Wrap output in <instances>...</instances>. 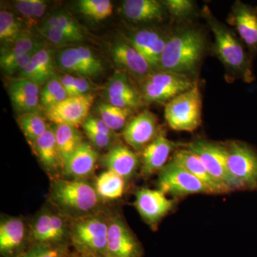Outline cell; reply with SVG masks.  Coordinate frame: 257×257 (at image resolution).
Wrapping results in <instances>:
<instances>
[{"label": "cell", "instance_id": "obj_1", "mask_svg": "<svg viewBox=\"0 0 257 257\" xmlns=\"http://www.w3.org/2000/svg\"><path fill=\"white\" fill-rule=\"evenodd\" d=\"M48 202L72 221L104 210V201L87 179L51 178Z\"/></svg>", "mask_w": 257, "mask_h": 257}, {"label": "cell", "instance_id": "obj_2", "mask_svg": "<svg viewBox=\"0 0 257 257\" xmlns=\"http://www.w3.org/2000/svg\"><path fill=\"white\" fill-rule=\"evenodd\" d=\"M205 39L197 30H182L168 37L158 71L187 75L194 72L205 50Z\"/></svg>", "mask_w": 257, "mask_h": 257}, {"label": "cell", "instance_id": "obj_3", "mask_svg": "<svg viewBox=\"0 0 257 257\" xmlns=\"http://www.w3.org/2000/svg\"><path fill=\"white\" fill-rule=\"evenodd\" d=\"M109 212L72 221L69 244L79 256L106 257Z\"/></svg>", "mask_w": 257, "mask_h": 257}, {"label": "cell", "instance_id": "obj_4", "mask_svg": "<svg viewBox=\"0 0 257 257\" xmlns=\"http://www.w3.org/2000/svg\"><path fill=\"white\" fill-rule=\"evenodd\" d=\"M165 116L167 124L175 131L197 130L202 123V96L198 84L168 101Z\"/></svg>", "mask_w": 257, "mask_h": 257}, {"label": "cell", "instance_id": "obj_5", "mask_svg": "<svg viewBox=\"0 0 257 257\" xmlns=\"http://www.w3.org/2000/svg\"><path fill=\"white\" fill-rule=\"evenodd\" d=\"M72 223L47 202L30 221L31 243H69Z\"/></svg>", "mask_w": 257, "mask_h": 257}, {"label": "cell", "instance_id": "obj_6", "mask_svg": "<svg viewBox=\"0 0 257 257\" xmlns=\"http://www.w3.org/2000/svg\"><path fill=\"white\" fill-rule=\"evenodd\" d=\"M197 83L187 75L157 71L141 80V93L144 101L149 103H163L172 100L181 93L192 89Z\"/></svg>", "mask_w": 257, "mask_h": 257}, {"label": "cell", "instance_id": "obj_7", "mask_svg": "<svg viewBox=\"0 0 257 257\" xmlns=\"http://www.w3.org/2000/svg\"><path fill=\"white\" fill-rule=\"evenodd\" d=\"M225 147L228 170L235 189H257V152L239 142H232Z\"/></svg>", "mask_w": 257, "mask_h": 257}, {"label": "cell", "instance_id": "obj_8", "mask_svg": "<svg viewBox=\"0 0 257 257\" xmlns=\"http://www.w3.org/2000/svg\"><path fill=\"white\" fill-rule=\"evenodd\" d=\"M157 181L158 189L173 197L212 194L207 186L173 160H171L159 172Z\"/></svg>", "mask_w": 257, "mask_h": 257}, {"label": "cell", "instance_id": "obj_9", "mask_svg": "<svg viewBox=\"0 0 257 257\" xmlns=\"http://www.w3.org/2000/svg\"><path fill=\"white\" fill-rule=\"evenodd\" d=\"M56 63L66 74L92 78L100 75L104 66L100 59L87 47H69L56 54Z\"/></svg>", "mask_w": 257, "mask_h": 257}, {"label": "cell", "instance_id": "obj_10", "mask_svg": "<svg viewBox=\"0 0 257 257\" xmlns=\"http://www.w3.org/2000/svg\"><path fill=\"white\" fill-rule=\"evenodd\" d=\"M188 150L199 157L211 177L228 192L236 190L228 170L226 147L197 140L189 145Z\"/></svg>", "mask_w": 257, "mask_h": 257}, {"label": "cell", "instance_id": "obj_11", "mask_svg": "<svg viewBox=\"0 0 257 257\" xmlns=\"http://www.w3.org/2000/svg\"><path fill=\"white\" fill-rule=\"evenodd\" d=\"M141 243L117 213L109 212L106 257H143Z\"/></svg>", "mask_w": 257, "mask_h": 257}, {"label": "cell", "instance_id": "obj_12", "mask_svg": "<svg viewBox=\"0 0 257 257\" xmlns=\"http://www.w3.org/2000/svg\"><path fill=\"white\" fill-rule=\"evenodd\" d=\"M31 243L30 221L23 216H1L0 257H18Z\"/></svg>", "mask_w": 257, "mask_h": 257}, {"label": "cell", "instance_id": "obj_13", "mask_svg": "<svg viewBox=\"0 0 257 257\" xmlns=\"http://www.w3.org/2000/svg\"><path fill=\"white\" fill-rule=\"evenodd\" d=\"M208 22L214 37V50L221 62L235 71H244L247 60L242 45L231 32L208 14Z\"/></svg>", "mask_w": 257, "mask_h": 257}, {"label": "cell", "instance_id": "obj_14", "mask_svg": "<svg viewBox=\"0 0 257 257\" xmlns=\"http://www.w3.org/2000/svg\"><path fill=\"white\" fill-rule=\"evenodd\" d=\"M94 100L92 94L68 96L62 102L45 109V117L55 125L77 126L87 119Z\"/></svg>", "mask_w": 257, "mask_h": 257}, {"label": "cell", "instance_id": "obj_15", "mask_svg": "<svg viewBox=\"0 0 257 257\" xmlns=\"http://www.w3.org/2000/svg\"><path fill=\"white\" fill-rule=\"evenodd\" d=\"M175 201L169 199L160 189L143 188L135 194V207L143 220L152 228L157 227L172 210Z\"/></svg>", "mask_w": 257, "mask_h": 257}, {"label": "cell", "instance_id": "obj_16", "mask_svg": "<svg viewBox=\"0 0 257 257\" xmlns=\"http://www.w3.org/2000/svg\"><path fill=\"white\" fill-rule=\"evenodd\" d=\"M108 103L121 109L133 111L143 104L142 93L135 87L124 71H118L106 87Z\"/></svg>", "mask_w": 257, "mask_h": 257}, {"label": "cell", "instance_id": "obj_17", "mask_svg": "<svg viewBox=\"0 0 257 257\" xmlns=\"http://www.w3.org/2000/svg\"><path fill=\"white\" fill-rule=\"evenodd\" d=\"M159 135L155 115L149 110L135 116L123 130L124 141L136 151H143Z\"/></svg>", "mask_w": 257, "mask_h": 257}, {"label": "cell", "instance_id": "obj_18", "mask_svg": "<svg viewBox=\"0 0 257 257\" xmlns=\"http://www.w3.org/2000/svg\"><path fill=\"white\" fill-rule=\"evenodd\" d=\"M175 147L176 144L167 139L163 132L159 133L157 138L142 151V176L148 178L160 172L167 165L171 152Z\"/></svg>", "mask_w": 257, "mask_h": 257}, {"label": "cell", "instance_id": "obj_19", "mask_svg": "<svg viewBox=\"0 0 257 257\" xmlns=\"http://www.w3.org/2000/svg\"><path fill=\"white\" fill-rule=\"evenodd\" d=\"M99 155L92 145L83 142L64 163L62 177L67 179H87L95 170Z\"/></svg>", "mask_w": 257, "mask_h": 257}, {"label": "cell", "instance_id": "obj_20", "mask_svg": "<svg viewBox=\"0 0 257 257\" xmlns=\"http://www.w3.org/2000/svg\"><path fill=\"white\" fill-rule=\"evenodd\" d=\"M31 147L44 170L52 178L62 177L63 165L57 148L54 126H50Z\"/></svg>", "mask_w": 257, "mask_h": 257}, {"label": "cell", "instance_id": "obj_21", "mask_svg": "<svg viewBox=\"0 0 257 257\" xmlns=\"http://www.w3.org/2000/svg\"><path fill=\"white\" fill-rule=\"evenodd\" d=\"M111 57L118 67L141 80L152 72L146 59L127 42H115L111 48Z\"/></svg>", "mask_w": 257, "mask_h": 257}, {"label": "cell", "instance_id": "obj_22", "mask_svg": "<svg viewBox=\"0 0 257 257\" xmlns=\"http://www.w3.org/2000/svg\"><path fill=\"white\" fill-rule=\"evenodd\" d=\"M106 170L111 171L125 180L131 179L140 166V157L127 147L116 145L111 147L101 159Z\"/></svg>", "mask_w": 257, "mask_h": 257}, {"label": "cell", "instance_id": "obj_23", "mask_svg": "<svg viewBox=\"0 0 257 257\" xmlns=\"http://www.w3.org/2000/svg\"><path fill=\"white\" fill-rule=\"evenodd\" d=\"M165 10L162 3L157 0H126L121 6L125 18L135 23L162 21Z\"/></svg>", "mask_w": 257, "mask_h": 257}, {"label": "cell", "instance_id": "obj_24", "mask_svg": "<svg viewBox=\"0 0 257 257\" xmlns=\"http://www.w3.org/2000/svg\"><path fill=\"white\" fill-rule=\"evenodd\" d=\"M53 54V51L47 47L38 51L28 67L18 74V77L30 79L42 87L56 74Z\"/></svg>", "mask_w": 257, "mask_h": 257}, {"label": "cell", "instance_id": "obj_25", "mask_svg": "<svg viewBox=\"0 0 257 257\" xmlns=\"http://www.w3.org/2000/svg\"><path fill=\"white\" fill-rule=\"evenodd\" d=\"M172 160L182 166L186 170L188 171L189 173L201 181L204 185L210 189L212 194L228 192L222 185L211 177L199 157L188 149L176 151Z\"/></svg>", "mask_w": 257, "mask_h": 257}, {"label": "cell", "instance_id": "obj_26", "mask_svg": "<svg viewBox=\"0 0 257 257\" xmlns=\"http://www.w3.org/2000/svg\"><path fill=\"white\" fill-rule=\"evenodd\" d=\"M233 21L240 37L250 48L257 49V15L246 5L236 4Z\"/></svg>", "mask_w": 257, "mask_h": 257}, {"label": "cell", "instance_id": "obj_27", "mask_svg": "<svg viewBox=\"0 0 257 257\" xmlns=\"http://www.w3.org/2000/svg\"><path fill=\"white\" fill-rule=\"evenodd\" d=\"M47 47L46 42L31 32L25 31L10 46L2 47L0 63L9 62L22 56L37 52Z\"/></svg>", "mask_w": 257, "mask_h": 257}, {"label": "cell", "instance_id": "obj_28", "mask_svg": "<svg viewBox=\"0 0 257 257\" xmlns=\"http://www.w3.org/2000/svg\"><path fill=\"white\" fill-rule=\"evenodd\" d=\"M57 148L62 165L83 143L82 134L76 126L60 124L54 126Z\"/></svg>", "mask_w": 257, "mask_h": 257}, {"label": "cell", "instance_id": "obj_29", "mask_svg": "<svg viewBox=\"0 0 257 257\" xmlns=\"http://www.w3.org/2000/svg\"><path fill=\"white\" fill-rule=\"evenodd\" d=\"M94 184L98 195L106 202L116 200L122 197L126 180L114 172L106 170L98 176Z\"/></svg>", "mask_w": 257, "mask_h": 257}, {"label": "cell", "instance_id": "obj_30", "mask_svg": "<svg viewBox=\"0 0 257 257\" xmlns=\"http://www.w3.org/2000/svg\"><path fill=\"white\" fill-rule=\"evenodd\" d=\"M60 30L72 43L82 42L84 40V33L78 23L64 12L59 11L51 15L42 23Z\"/></svg>", "mask_w": 257, "mask_h": 257}, {"label": "cell", "instance_id": "obj_31", "mask_svg": "<svg viewBox=\"0 0 257 257\" xmlns=\"http://www.w3.org/2000/svg\"><path fill=\"white\" fill-rule=\"evenodd\" d=\"M46 119L40 112L26 113L19 116V126L30 146L50 128Z\"/></svg>", "mask_w": 257, "mask_h": 257}, {"label": "cell", "instance_id": "obj_32", "mask_svg": "<svg viewBox=\"0 0 257 257\" xmlns=\"http://www.w3.org/2000/svg\"><path fill=\"white\" fill-rule=\"evenodd\" d=\"M23 23L13 13L2 10L0 12V41L2 45L6 47L20 37L25 32Z\"/></svg>", "mask_w": 257, "mask_h": 257}, {"label": "cell", "instance_id": "obj_33", "mask_svg": "<svg viewBox=\"0 0 257 257\" xmlns=\"http://www.w3.org/2000/svg\"><path fill=\"white\" fill-rule=\"evenodd\" d=\"M73 253L69 243H32L18 257H70Z\"/></svg>", "mask_w": 257, "mask_h": 257}, {"label": "cell", "instance_id": "obj_34", "mask_svg": "<svg viewBox=\"0 0 257 257\" xmlns=\"http://www.w3.org/2000/svg\"><path fill=\"white\" fill-rule=\"evenodd\" d=\"M68 96L59 76L55 74L42 87L40 90V104L45 110L51 106L62 102Z\"/></svg>", "mask_w": 257, "mask_h": 257}, {"label": "cell", "instance_id": "obj_35", "mask_svg": "<svg viewBox=\"0 0 257 257\" xmlns=\"http://www.w3.org/2000/svg\"><path fill=\"white\" fill-rule=\"evenodd\" d=\"M97 111L100 119L114 133L125 127L132 111L111 105L107 102L99 104Z\"/></svg>", "mask_w": 257, "mask_h": 257}, {"label": "cell", "instance_id": "obj_36", "mask_svg": "<svg viewBox=\"0 0 257 257\" xmlns=\"http://www.w3.org/2000/svg\"><path fill=\"white\" fill-rule=\"evenodd\" d=\"M78 8L84 16L95 20L109 18L113 12V5L109 0H81Z\"/></svg>", "mask_w": 257, "mask_h": 257}, {"label": "cell", "instance_id": "obj_37", "mask_svg": "<svg viewBox=\"0 0 257 257\" xmlns=\"http://www.w3.org/2000/svg\"><path fill=\"white\" fill-rule=\"evenodd\" d=\"M12 104L15 109L20 113V114L26 113L40 112L41 104L40 98L31 97L14 92H8Z\"/></svg>", "mask_w": 257, "mask_h": 257}, {"label": "cell", "instance_id": "obj_38", "mask_svg": "<svg viewBox=\"0 0 257 257\" xmlns=\"http://www.w3.org/2000/svg\"><path fill=\"white\" fill-rule=\"evenodd\" d=\"M160 35V32L153 29H143L135 32L130 44L145 57L147 51Z\"/></svg>", "mask_w": 257, "mask_h": 257}, {"label": "cell", "instance_id": "obj_39", "mask_svg": "<svg viewBox=\"0 0 257 257\" xmlns=\"http://www.w3.org/2000/svg\"><path fill=\"white\" fill-rule=\"evenodd\" d=\"M168 37L161 34L160 37L152 43L145 55L147 62L151 67L152 72L159 70L162 54L165 50Z\"/></svg>", "mask_w": 257, "mask_h": 257}, {"label": "cell", "instance_id": "obj_40", "mask_svg": "<svg viewBox=\"0 0 257 257\" xmlns=\"http://www.w3.org/2000/svg\"><path fill=\"white\" fill-rule=\"evenodd\" d=\"M40 86L37 85L36 83L28 79L17 77L8 83V92L20 93L31 97L40 98Z\"/></svg>", "mask_w": 257, "mask_h": 257}, {"label": "cell", "instance_id": "obj_41", "mask_svg": "<svg viewBox=\"0 0 257 257\" xmlns=\"http://www.w3.org/2000/svg\"><path fill=\"white\" fill-rule=\"evenodd\" d=\"M39 32L42 36L45 37L47 40H49L55 46L60 47V48H66V47H71V44L72 42L62 33L60 30L52 27L47 26V25H40L39 28Z\"/></svg>", "mask_w": 257, "mask_h": 257}, {"label": "cell", "instance_id": "obj_42", "mask_svg": "<svg viewBox=\"0 0 257 257\" xmlns=\"http://www.w3.org/2000/svg\"><path fill=\"white\" fill-rule=\"evenodd\" d=\"M162 4L176 18H187L194 10V4L189 0H167L162 2Z\"/></svg>", "mask_w": 257, "mask_h": 257}, {"label": "cell", "instance_id": "obj_43", "mask_svg": "<svg viewBox=\"0 0 257 257\" xmlns=\"http://www.w3.org/2000/svg\"><path fill=\"white\" fill-rule=\"evenodd\" d=\"M15 8L21 17L23 23L28 28H35L37 26L39 22L37 21L35 15H34L31 0H18L15 2Z\"/></svg>", "mask_w": 257, "mask_h": 257}, {"label": "cell", "instance_id": "obj_44", "mask_svg": "<svg viewBox=\"0 0 257 257\" xmlns=\"http://www.w3.org/2000/svg\"><path fill=\"white\" fill-rule=\"evenodd\" d=\"M37 52H32V53L28 54V55L22 56V57L14 59V60L9 61V62L0 63L1 68L8 75H13L15 73L19 74L28 67V64L31 62L32 57Z\"/></svg>", "mask_w": 257, "mask_h": 257}, {"label": "cell", "instance_id": "obj_45", "mask_svg": "<svg viewBox=\"0 0 257 257\" xmlns=\"http://www.w3.org/2000/svg\"><path fill=\"white\" fill-rule=\"evenodd\" d=\"M84 130H89L92 131L114 137V133L104 122L100 118L89 116L82 124Z\"/></svg>", "mask_w": 257, "mask_h": 257}, {"label": "cell", "instance_id": "obj_46", "mask_svg": "<svg viewBox=\"0 0 257 257\" xmlns=\"http://www.w3.org/2000/svg\"><path fill=\"white\" fill-rule=\"evenodd\" d=\"M87 138L89 139L90 143L93 146H95L99 149H105L106 147L110 146L112 143L113 139L114 137L109 136V135H104L92 130H84Z\"/></svg>", "mask_w": 257, "mask_h": 257}, {"label": "cell", "instance_id": "obj_47", "mask_svg": "<svg viewBox=\"0 0 257 257\" xmlns=\"http://www.w3.org/2000/svg\"><path fill=\"white\" fill-rule=\"evenodd\" d=\"M95 89V85L89 78L83 77H76L74 82V96H82L92 94V91Z\"/></svg>", "mask_w": 257, "mask_h": 257}, {"label": "cell", "instance_id": "obj_48", "mask_svg": "<svg viewBox=\"0 0 257 257\" xmlns=\"http://www.w3.org/2000/svg\"><path fill=\"white\" fill-rule=\"evenodd\" d=\"M59 78H60L61 83L68 96H73L75 76L72 75V74H64L63 75L59 76Z\"/></svg>", "mask_w": 257, "mask_h": 257}, {"label": "cell", "instance_id": "obj_49", "mask_svg": "<svg viewBox=\"0 0 257 257\" xmlns=\"http://www.w3.org/2000/svg\"><path fill=\"white\" fill-rule=\"evenodd\" d=\"M34 15L37 21H40L43 18L47 10L46 2L42 0H31Z\"/></svg>", "mask_w": 257, "mask_h": 257}, {"label": "cell", "instance_id": "obj_50", "mask_svg": "<svg viewBox=\"0 0 257 257\" xmlns=\"http://www.w3.org/2000/svg\"><path fill=\"white\" fill-rule=\"evenodd\" d=\"M76 255H77V257H99V256H79V255H77V253H76Z\"/></svg>", "mask_w": 257, "mask_h": 257}, {"label": "cell", "instance_id": "obj_51", "mask_svg": "<svg viewBox=\"0 0 257 257\" xmlns=\"http://www.w3.org/2000/svg\"><path fill=\"white\" fill-rule=\"evenodd\" d=\"M70 257H77V255H76V253L74 252L73 254H72Z\"/></svg>", "mask_w": 257, "mask_h": 257}]
</instances>
